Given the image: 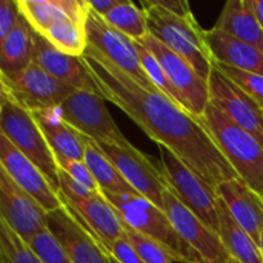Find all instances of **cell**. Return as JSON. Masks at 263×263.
I'll return each instance as SVG.
<instances>
[{
	"instance_id": "21",
	"label": "cell",
	"mask_w": 263,
	"mask_h": 263,
	"mask_svg": "<svg viewBox=\"0 0 263 263\" xmlns=\"http://www.w3.org/2000/svg\"><path fill=\"white\" fill-rule=\"evenodd\" d=\"M210 54L216 63L263 76V54L259 46L228 35L214 26L205 29Z\"/></svg>"
},
{
	"instance_id": "8",
	"label": "cell",
	"mask_w": 263,
	"mask_h": 263,
	"mask_svg": "<svg viewBox=\"0 0 263 263\" xmlns=\"http://www.w3.org/2000/svg\"><path fill=\"white\" fill-rule=\"evenodd\" d=\"M59 108L63 119L74 129L94 142H106L122 146L129 143L116 125L105 106V99L99 92L77 89Z\"/></svg>"
},
{
	"instance_id": "18",
	"label": "cell",
	"mask_w": 263,
	"mask_h": 263,
	"mask_svg": "<svg viewBox=\"0 0 263 263\" xmlns=\"http://www.w3.org/2000/svg\"><path fill=\"white\" fill-rule=\"evenodd\" d=\"M233 219L260 245L263 234V197L240 177L227 180L216 188Z\"/></svg>"
},
{
	"instance_id": "12",
	"label": "cell",
	"mask_w": 263,
	"mask_h": 263,
	"mask_svg": "<svg viewBox=\"0 0 263 263\" xmlns=\"http://www.w3.org/2000/svg\"><path fill=\"white\" fill-rule=\"evenodd\" d=\"M163 210L179 236L200 256L203 263H234L220 236L197 217L170 186L165 191Z\"/></svg>"
},
{
	"instance_id": "9",
	"label": "cell",
	"mask_w": 263,
	"mask_h": 263,
	"mask_svg": "<svg viewBox=\"0 0 263 263\" xmlns=\"http://www.w3.org/2000/svg\"><path fill=\"white\" fill-rule=\"evenodd\" d=\"M86 35L88 46L97 49L103 57H106L119 69L128 74L142 88L156 91L142 66L136 40L108 25L103 17L92 12L91 9L86 18Z\"/></svg>"
},
{
	"instance_id": "23",
	"label": "cell",
	"mask_w": 263,
	"mask_h": 263,
	"mask_svg": "<svg viewBox=\"0 0 263 263\" xmlns=\"http://www.w3.org/2000/svg\"><path fill=\"white\" fill-rule=\"evenodd\" d=\"M34 63V29L22 15L17 26L0 42V77L15 79Z\"/></svg>"
},
{
	"instance_id": "28",
	"label": "cell",
	"mask_w": 263,
	"mask_h": 263,
	"mask_svg": "<svg viewBox=\"0 0 263 263\" xmlns=\"http://www.w3.org/2000/svg\"><path fill=\"white\" fill-rule=\"evenodd\" d=\"M0 253L2 263H43L3 220H0Z\"/></svg>"
},
{
	"instance_id": "15",
	"label": "cell",
	"mask_w": 263,
	"mask_h": 263,
	"mask_svg": "<svg viewBox=\"0 0 263 263\" xmlns=\"http://www.w3.org/2000/svg\"><path fill=\"white\" fill-rule=\"evenodd\" d=\"M211 103L263 145V109L231 79L213 69L208 80Z\"/></svg>"
},
{
	"instance_id": "24",
	"label": "cell",
	"mask_w": 263,
	"mask_h": 263,
	"mask_svg": "<svg viewBox=\"0 0 263 263\" xmlns=\"http://www.w3.org/2000/svg\"><path fill=\"white\" fill-rule=\"evenodd\" d=\"M214 28L259 48L263 42V29L253 9V0H228Z\"/></svg>"
},
{
	"instance_id": "33",
	"label": "cell",
	"mask_w": 263,
	"mask_h": 263,
	"mask_svg": "<svg viewBox=\"0 0 263 263\" xmlns=\"http://www.w3.org/2000/svg\"><path fill=\"white\" fill-rule=\"evenodd\" d=\"M59 170H63L69 177H72L76 182L83 185L85 188L91 190L92 193H102L99 185L96 183L88 165L85 160H71V159H57Z\"/></svg>"
},
{
	"instance_id": "1",
	"label": "cell",
	"mask_w": 263,
	"mask_h": 263,
	"mask_svg": "<svg viewBox=\"0 0 263 263\" xmlns=\"http://www.w3.org/2000/svg\"><path fill=\"white\" fill-rule=\"evenodd\" d=\"M99 92L120 108L151 140L170 149L214 190L239 176L211 139L200 119L166 96L142 88L97 49L83 54Z\"/></svg>"
},
{
	"instance_id": "3",
	"label": "cell",
	"mask_w": 263,
	"mask_h": 263,
	"mask_svg": "<svg viewBox=\"0 0 263 263\" xmlns=\"http://www.w3.org/2000/svg\"><path fill=\"white\" fill-rule=\"evenodd\" d=\"M116 208L120 219L133 230L160 243L180 263H203L200 256L179 236L165 210L137 193H102Z\"/></svg>"
},
{
	"instance_id": "38",
	"label": "cell",
	"mask_w": 263,
	"mask_h": 263,
	"mask_svg": "<svg viewBox=\"0 0 263 263\" xmlns=\"http://www.w3.org/2000/svg\"><path fill=\"white\" fill-rule=\"evenodd\" d=\"M117 3H119V0H86L88 8L92 12L99 14L100 17H105L108 12H111Z\"/></svg>"
},
{
	"instance_id": "10",
	"label": "cell",
	"mask_w": 263,
	"mask_h": 263,
	"mask_svg": "<svg viewBox=\"0 0 263 263\" xmlns=\"http://www.w3.org/2000/svg\"><path fill=\"white\" fill-rule=\"evenodd\" d=\"M140 43L157 57L171 86L177 91L185 109L196 117H202L211 103L208 82H205L185 59L166 48L151 34L140 40Z\"/></svg>"
},
{
	"instance_id": "2",
	"label": "cell",
	"mask_w": 263,
	"mask_h": 263,
	"mask_svg": "<svg viewBox=\"0 0 263 263\" xmlns=\"http://www.w3.org/2000/svg\"><path fill=\"white\" fill-rule=\"evenodd\" d=\"M236 174L263 197V145L213 103L199 117Z\"/></svg>"
},
{
	"instance_id": "22",
	"label": "cell",
	"mask_w": 263,
	"mask_h": 263,
	"mask_svg": "<svg viewBox=\"0 0 263 263\" xmlns=\"http://www.w3.org/2000/svg\"><path fill=\"white\" fill-rule=\"evenodd\" d=\"M37 125L40 126L48 145L51 146L55 160L71 159L83 160L85 149L80 133L74 129L62 116L60 108H43L31 111Z\"/></svg>"
},
{
	"instance_id": "36",
	"label": "cell",
	"mask_w": 263,
	"mask_h": 263,
	"mask_svg": "<svg viewBox=\"0 0 263 263\" xmlns=\"http://www.w3.org/2000/svg\"><path fill=\"white\" fill-rule=\"evenodd\" d=\"M106 251L117 263H145L125 236L117 242H114L112 245H109Z\"/></svg>"
},
{
	"instance_id": "39",
	"label": "cell",
	"mask_w": 263,
	"mask_h": 263,
	"mask_svg": "<svg viewBox=\"0 0 263 263\" xmlns=\"http://www.w3.org/2000/svg\"><path fill=\"white\" fill-rule=\"evenodd\" d=\"M253 9L256 12V17L263 29V0H253Z\"/></svg>"
},
{
	"instance_id": "11",
	"label": "cell",
	"mask_w": 263,
	"mask_h": 263,
	"mask_svg": "<svg viewBox=\"0 0 263 263\" xmlns=\"http://www.w3.org/2000/svg\"><path fill=\"white\" fill-rule=\"evenodd\" d=\"M46 228L72 263H114L109 253L88 230L80 216L66 203L48 213Z\"/></svg>"
},
{
	"instance_id": "29",
	"label": "cell",
	"mask_w": 263,
	"mask_h": 263,
	"mask_svg": "<svg viewBox=\"0 0 263 263\" xmlns=\"http://www.w3.org/2000/svg\"><path fill=\"white\" fill-rule=\"evenodd\" d=\"M137 51H139V55H140L142 66H143L148 79L151 80L153 86L156 88V91L166 96L170 100H173L179 106L185 108L180 97H179V94H177V91L171 86V83H170V80L166 77V72H165L163 66L160 65V62L157 60V57L148 48H145L140 42H137Z\"/></svg>"
},
{
	"instance_id": "25",
	"label": "cell",
	"mask_w": 263,
	"mask_h": 263,
	"mask_svg": "<svg viewBox=\"0 0 263 263\" xmlns=\"http://www.w3.org/2000/svg\"><path fill=\"white\" fill-rule=\"evenodd\" d=\"M219 236L234 263H263V253L253 237L233 219L225 203L219 199Z\"/></svg>"
},
{
	"instance_id": "13",
	"label": "cell",
	"mask_w": 263,
	"mask_h": 263,
	"mask_svg": "<svg viewBox=\"0 0 263 263\" xmlns=\"http://www.w3.org/2000/svg\"><path fill=\"white\" fill-rule=\"evenodd\" d=\"M0 86L29 111L60 106L74 91H77L52 77L35 62L15 79L0 77Z\"/></svg>"
},
{
	"instance_id": "32",
	"label": "cell",
	"mask_w": 263,
	"mask_h": 263,
	"mask_svg": "<svg viewBox=\"0 0 263 263\" xmlns=\"http://www.w3.org/2000/svg\"><path fill=\"white\" fill-rule=\"evenodd\" d=\"M29 247L43 263H72L71 259L66 256V253L63 251L62 245L55 240V237L48 230L37 234L31 240Z\"/></svg>"
},
{
	"instance_id": "6",
	"label": "cell",
	"mask_w": 263,
	"mask_h": 263,
	"mask_svg": "<svg viewBox=\"0 0 263 263\" xmlns=\"http://www.w3.org/2000/svg\"><path fill=\"white\" fill-rule=\"evenodd\" d=\"M163 173L177 197L211 230L219 234V196L188 165L166 148H160Z\"/></svg>"
},
{
	"instance_id": "31",
	"label": "cell",
	"mask_w": 263,
	"mask_h": 263,
	"mask_svg": "<svg viewBox=\"0 0 263 263\" xmlns=\"http://www.w3.org/2000/svg\"><path fill=\"white\" fill-rule=\"evenodd\" d=\"M214 68L219 69L222 74H225L228 79H231L234 83H237L260 108L263 109V76L262 74H256V72H250V71H243V69H237L233 66H227L222 63H216L214 62Z\"/></svg>"
},
{
	"instance_id": "27",
	"label": "cell",
	"mask_w": 263,
	"mask_h": 263,
	"mask_svg": "<svg viewBox=\"0 0 263 263\" xmlns=\"http://www.w3.org/2000/svg\"><path fill=\"white\" fill-rule=\"evenodd\" d=\"M103 20L136 42L143 40L149 34L148 17L145 9L136 6L133 2L128 0H119L116 8L108 12Z\"/></svg>"
},
{
	"instance_id": "16",
	"label": "cell",
	"mask_w": 263,
	"mask_h": 263,
	"mask_svg": "<svg viewBox=\"0 0 263 263\" xmlns=\"http://www.w3.org/2000/svg\"><path fill=\"white\" fill-rule=\"evenodd\" d=\"M0 168L29 196H32L46 213L59 210L63 203L40 168L31 162L18 148L0 133Z\"/></svg>"
},
{
	"instance_id": "17",
	"label": "cell",
	"mask_w": 263,
	"mask_h": 263,
	"mask_svg": "<svg viewBox=\"0 0 263 263\" xmlns=\"http://www.w3.org/2000/svg\"><path fill=\"white\" fill-rule=\"evenodd\" d=\"M34 62L68 86L80 91L99 92L97 83L92 79L83 57H76L59 51L37 32H34Z\"/></svg>"
},
{
	"instance_id": "34",
	"label": "cell",
	"mask_w": 263,
	"mask_h": 263,
	"mask_svg": "<svg viewBox=\"0 0 263 263\" xmlns=\"http://www.w3.org/2000/svg\"><path fill=\"white\" fill-rule=\"evenodd\" d=\"M59 193H62L65 197H68L72 202L85 200V199H89V197L99 194V193H92L91 190H88L83 185H80L79 182H76L63 170H59Z\"/></svg>"
},
{
	"instance_id": "20",
	"label": "cell",
	"mask_w": 263,
	"mask_h": 263,
	"mask_svg": "<svg viewBox=\"0 0 263 263\" xmlns=\"http://www.w3.org/2000/svg\"><path fill=\"white\" fill-rule=\"evenodd\" d=\"M59 196L63 203L71 206L80 216V219L86 223L88 230L97 237V240L105 247V250L125 236L123 220L102 193L89 199L76 202L69 200L62 193H59Z\"/></svg>"
},
{
	"instance_id": "4",
	"label": "cell",
	"mask_w": 263,
	"mask_h": 263,
	"mask_svg": "<svg viewBox=\"0 0 263 263\" xmlns=\"http://www.w3.org/2000/svg\"><path fill=\"white\" fill-rule=\"evenodd\" d=\"M148 17L149 34L166 48L185 59L196 72L208 82L214 69V60L210 54L205 29L197 18H183L159 8L153 0L142 2Z\"/></svg>"
},
{
	"instance_id": "7",
	"label": "cell",
	"mask_w": 263,
	"mask_h": 263,
	"mask_svg": "<svg viewBox=\"0 0 263 263\" xmlns=\"http://www.w3.org/2000/svg\"><path fill=\"white\" fill-rule=\"evenodd\" d=\"M96 143L137 194L163 210V197L170 183L165 173L160 171L148 156L131 143L123 146L106 142Z\"/></svg>"
},
{
	"instance_id": "35",
	"label": "cell",
	"mask_w": 263,
	"mask_h": 263,
	"mask_svg": "<svg viewBox=\"0 0 263 263\" xmlns=\"http://www.w3.org/2000/svg\"><path fill=\"white\" fill-rule=\"evenodd\" d=\"M20 17L17 0H0V42L17 26Z\"/></svg>"
},
{
	"instance_id": "26",
	"label": "cell",
	"mask_w": 263,
	"mask_h": 263,
	"mask_svg": "<svg viewBox=\"0 0 263 263\" xmlns=\"http://www.w3.org/2000/svg\"><path fill=\"white\" fill-rule=\"evenodd\" d=\"M83 149H85V163L88 165L96 183L99 185L102 193H136L131 185L122 177L117 168L111 163V160L102 153L97 143L80 134Z\"/></svg>"
},
{
	"instance_id": "41",
	"label": "cell",
	"mask_w": 263,
	"mask_h": 263,
	"mask_svg": "<svg viewBox=\"0 0 263 263\" xmlns=\"http://www.w3.org/2000/svg\"><path fill=\"white\" fill-rule=\"evenodd\" d=\"M112 262H114V263H117V262H116V260H114V259H112Z\"/></svg>"
},
{
	"instance_id": "14",
	"label": "cell",
	"mask_w": 263,
	"mask_h": 263,
	"mask_svg": "<svg viewBox=\"0 0 263 263\" xmlns=\"http://www.w3.org/2000/svg\"><path fill=\"white\" fill-rule=\"evenodd\" d=\"M0 214L2 220L28 245L46 228L48 213L43 206L22 190L0 168Z\"/></svg>"
},
{
	"instance_id": "40",
	"label": "cell",
	"mask_w": 263,
	"mask_h": 263,
	"mask_svg": "<svg viewBox=\"0 0 263 263\" xmlns=\"http://www.w3.org/2000/svg\"><path fill=\"white\" fill-rule=\"evenodd\" d=\"M260 51H262V54H263V42H262V45H260Z\"/></svg>"
},
{
	"instance_id": "30",
	"label": "cell",
	"mask_w": 263,
	"mask_h": 263,
	"mask_svg": "<svg viewBox=\"0 0 263 263\" xmlns=\"http://www.w3.org/2000/svg\"><path fill=\"white\" fill-rule=\"evenodd\" d=\"M123 234L145 263H173L171 254L151 237L133 230L123 222Z\"/></svg>"
},
{
	"instance_id": "5",
	"label": "cell",
	"mask_w": 263,
	"mask_h": 263,
	"mask_svg": "<svg viewBox=\"0 0 263 263\" xmlns=\"http://www.w3.org/2000/svg\"><path fill=\"white\" fill-rule=\"evenodd\" d=\"M0 129L40 171L59 193V166L32 112L23 108L6 91L0 94Z\"/></svg>"
},
{
	"instance_id": "37",
	"label": "cell",
	"mask_w": 263,
	"mask_h": 263,
	"mask_svg": "<svg viewBox=\"0 0 263 263\" xmlns=\"http://www.w3.org/2000/svg\"><path fill=\"white\" fill-rule=\"evenodd\" d=\"M159 8L168 11V12H173L179 17H183V18H196L194 17V12L190 6V3L186 0H153Z\"/></svg>"
},
{
	"instance_id": "19",
	"label": "cell",
	"mask_w": 263,
	"mask_h": 263,
	"mask_svg": "<svg viewBox=\"0 0 263 263\" xmlns=\"http://www.w3.org/2000/svg\"><path fill=\"white\" fill-rule=\"evenodd\" d=\"M20 14L34 29L45 35L69 20H86V0H17Z\"/></svg>"
}]
</instances>
